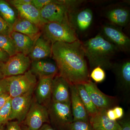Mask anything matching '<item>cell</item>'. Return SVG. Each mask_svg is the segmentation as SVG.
Instances as JSON below:
<instances>
[{
	"mask_svg": "<svg viewBox=\"0 0 130 130\" xmlns=\"http://www.w3.org/2000/svg\"><path fill=\"white\" fill-rule=\"evenodd\" d=\"M12 5L17 10L19 17L31 21L40 29L46 23L41 17L40 11L31 4Z\"/></svg>",
	"mask_w": 130,
	"mask_h": 130,
	"instance_id": "cell-19",
	"label": "cell"
},
{
	"mask_svg": "<svg viewBox=\"0 0 130 130\" xmlns=\"http://www.w3.org/2000/svg\"><path fill=\"white\" fill-rule=\"evenodd\" d=\"M12 28L0 16V35L9 36Z\"/></svg>",
	"mask_w": 130,
	"mask_h": 130,
	"instance_id": "cell-30",
	"label": "cell"
},
{
	"mask_svg": "<svg viewBox=\"0 0 130 130\" xmlns=\"http://www.w3.org/2000/svg\"><path fill=\"white\" fill-rule=\"evenodd\" d=\"M94 105L98 109L111 108L115 102L114 98L102 93L96 85L90 80L83 84Z\"/></svg>",
	"mask_w": 130,
	"mask_h": 130,
	"instance_id": "cell-11",
	"label": "cell"
},
{
	"mask_svg": "<svg viewBox=\"0 0 130 130\" xmlns=\"http://www.w3.org/2000/svg\"><path fill=\"white\" fill-rule=\"evenodd\" d=\"M93 13L89 8H85L78 12L73 18L70 19V23L73 27L79 31L83 32L87 30L92 23Z\"/></svg>",
	"mask_w": 130,
	"mask_h": 130,
	"instance_id": "cell-21",
	"label": "cell"
},
{
	"mask_svg": "<svg viewBox=\"0 0 130 130\" xmlns=\"http://www.w3.org/2000/svg\"><path fill=\"white\" fill-rule=\"evenodd\" d=\"M22 128H23V130H29L28 129V128L25 126L24 125H23L22 124Z\"/></svg>",
	"mask_w": 130,
	"mask_h": 130,
	"instance_id": "cell-43",
	"label": "cell"
},
{
	"mask_svg": "<svg viewBox=\"0 0 130 130\" xmlns=\"http://www.w3.org/2000/svg\"><path fill=\"white\" fill-rule=\"evenodd\" d=\"M12 31L26 35L35 41L42 35L41 29L38 26L20 17L12 27Z\"/></svg>",
	"mask_w": 130,
	"mask_h": 130,
	"instance_id": "cell-20",
	"label": "cell"
},
{
	"mask_svg": "<svg viewBox=\"0 0 130 130\" xmlns=\"http://www.w3.org/2000/svg\"><path fill=\"white\" fill-rule=\"evenodd\" d=\"M11 99V98L10 97L8 93L0 95V109Z\"/></svg>",
	"mask_w": 130,
	"mask_h": 130,
	"instance_id": "cell-35",
	"label": "cell"
},
{
	"mask_svg": "<svg viewBox=\"0 0 130 130\" xmlns=\"http://www.w3.org/2000/svg\"><path fill=\"white\" fill-rule=\"evenodd\" d=\"M106 16L113 25L125 26L129 20V11L125 8L114 7L107 12Z\"/></svg>",
	"mask_w": 130,
	"mask_h": 130,
	"instance_id": "cell-23",
	"label": "cell"
},
{
	"mask_svg": "<svg viewBox=\"0 0 130 130\" xmlns=\"http://www.w3.org/2000/svg\"><path fill=\"white\" fill-rule=\"evenodd\" d=\"M8 85V93L11 98L33 91L38 80L30 70L21 75L6 77Z\"/></svg>",
	"mask_w": 130,
	"mask_h": 130,
	"instance_id": "cell-6",
	"label": "cell"
},
{
	"mask_svg": "<svg viewBox=\"0 0 130 130\" xmlns=\"http://www.w3.org/2000/svg\"><path fill=\"white\" fill-rule=\"evenodd\" d=\"M116 76L118 86L124 93H128L130 90V62L125 61L113 64L112 69Z\"/></svg>",
	"mask_w": 130,
	"mask_h": 130,
	"instance_id": "cell-16",
	"label": "cell"
},
{
	"mask_svg": "<svg viewBox=\"0 0 130 130\" xmlns=\"http://www.w3.org/2000/svg\"><path fill=\"white\" fill-rule=\"evenodd\" d=\"M18 51L28 56L34 46L35 41L26 35L12 31L9 35Z\"/></svg>",
	"mask_w": 130,
	"mask_h": 130,
	"instance_id": "cell-22",
	"label": "cell"
},
{
	"mask_svg": "<svg viewBox=\"0 0 130 130\" xmlns=\"http://www.w3.org/2000/svg\"><path fill=\"white\" fill-rule=\"evenodd\" d=\"M41 30L42 36L52 45L57 42L71 43L79 40L75 29L69 23H46Z\"/></svg>",
	"mask_w": 130,
	"mask_h": 130,
	"instance_id": "cell-4",
	"label": "cell"
},
{
	"mask_svg": "<svg viewBox=\"0 0 130 130\" xmlns=\"http://www.w3.org/2000/svg\"><path fill=\"white\" fill-rule=\"evenodd\" d=\"M0 16L12 28L19 17L16 8L5 0H0Z\"/></svg>",
	"mask_w": 130,
	"mask_h": 130,
	"instance_id": "cell-24",
	"label": "cell"
},
{
	"mask_svg": "<svg viewBox=\"0 0 130 130\" xmlns=\"http://www.w3.org/2000/svg\"><path fill=\"white\" fill-rule=\"evenodd\" d=\"M54 77L38 78L33 93V96L36 101L47 107L51 101L52 81Z\"/></svg>",
	"mask_w": 130,
	"mask_h": 130,
	"instance_id": "cell-13",
	"label": "cell"
},
{
	"mask_svg": "<svg viewBox=\"0 0 130 130\" xmlns=\"http://www.w3.org/2000/svg\"><path fill=\"white\" fill-rule=\"evenodd\" d=\"M85 57L88 60L90 70L100 67L103 70H109L112 67V56L118 49L101 35L82 43Z\"/></svg>",
	"mask_w": 130,
	"mask_h": 130,
	"instance_id": "cell-2",
	"label": "cell"
},
{
	"mask_svg": "<svg viewBox=\"0 0 130 130\" xmlns=\"http://www.w3.org/2000/svg\"><path fill=\"white\" fill-rule=\"evenodd\" d=\"M7 1L11 5L31 4V0H9Z\"/></svg>",
	"mask_w": 130,
	"mask_h": 130,
	"instance_id": "cell-37",
	"label": "cell"
},
{
	"mask_svg": "<svg viewBox=\"0 0 130 130\" xmlns=\"http://www.w3.org/2000/svg\"><path fill=\"white\" fill-rule=\"evenodd\" d=\"M10 58L9 55L5 51L0 48V62L5 63Z\"/></svg>",
	"mask_w": 130,
	"mask_h": 130,
	"instance_id": "cell-38",
	"label": "cell"
},
{
	"mask_svg": "<svg viewBox=\"0 0 130 130\" xmlns=\"http://www.w3.org/2000/svg\"><path fill=\"white\" fill-rule=\"evenodd\" d=\"M101 35L113 44L119 51L127 52L129 50V38L116 26L109 24L103 26Z\"/></svg>",
	"mask_w": 130,
	"mask_h": 130,
	"instance_id": "cell-9",
	"label": "cell"
},
{
	"mask_svg": "<svg viewBox=\"0 0 130 130\" xmlns=\"http://www.w3.org/2000/svg\"><path fill=\"white\" fill-rule=\"evenodd\" d=\"M80 2V1L54 0L53 2L40 10L41 17L46 23L57 22L71 24L70 15L74 12Z\"/></svg>",
	"mask_w": 130,
	"mask_h": 130,
	"instance_id": "cell-3",
	"label": "cell"
},
{
	"mask_svg": "<svg viewBox=\"0 0 130 130\" xmlns=\"http://www.w3.org/2000/svg\"><path fill=\"white\" fill-rule=\"evenodd\" d=\"M67 130H95L89 121H73L68 126Z\"/></svg>",
	"mask_w": 130,
	"mask_h": 130,
	"instance_id": "cell-28",
	"label": "cell"
},
{
	"mask_svg": "<svg viewBox=\"0 0 130 130\" xmlns=\"http://www.w3.org/2000/svg\"><path fill=\"white\" fill-rule=\"evenodd\" d=\"M51 101L71 104L70 85L58 74L54 77L52 81Z\"/></svg>",
	"mask_w": 130,
	"mask_h": 130,
	"instance_id": "cell-12",
	"label": "cell"
},
{
	"mask_svg": "<svg viewBox=\"0 0 130 130\" xmlns=\"http://www.w3.org/2000/svg\"><path fill=\"white\" fill-rule=\"evenodd\" d=\"M8 93V85L6 77L0 79V95Z\"/></svg>",
	"mask_w": 130,
	"mask_h": 130,
	"instance_id": "cell-34",
	"label": "cell"
},
{
	"mask_svg": "<svg viewBox=\"0 0 130 130\" xmlns=\"http://www.w3.org/2000/svg\"><path fill=\"white\" fill-rule=\"evenodd\" d=\"M6 130H23L22 124L16 120L9 121L6 124Z\"/></svg>",
	"mask_w": 130,
	"mask_h": 130,
	"instance_id": "cell-32",
	"label": "cell"
},
{
	"mask_svg": "<svg viewBox=\"0 0 130 130\" xmlns=\"http://www.w3.org/2000/svg\"><path fill=\"white\" fill-rule=\"evenodd\" d=\"M58 75L70 85L84 84L90 80V74L82 43L57 42L52 45V56Z\"/></svg>",
	"mask_w": 130,
	"mask_h": 130,
	"instance_id": "cell-1",
	"label": "cell"
},
{
	"mask_svg": "<svg viewBox=\"0 0 130 130\" xmlns=\"http://www.w3.org/2000/svg\"><path fill=\"white\" fill-rule=\"evenodd\" d=\"M112 109L114 112L116 120H119L123 117L124 112V110L122 107L117 106L115 107Z\"/></svg>",
	"mask_w": 130,
	"mask_h": 130,
	"instance_id": "cell-36",
	"label": "cell"
},
{
	"mask_svg": "<svg viewBox=\"0 0 130 130\" xmlns=\"http://www.w3.org/2000/svg\"><path fill=\"white\" fill-rule=\"evenodd\" d=\"M54 0H31V5L40 11L45 6L53 2Z\"/></svg>",
	"mask_w": 130,
	"mask_h": 130,
	"instance_id": "cell-31",
	"label": "cell"
},
{
	"mask_svg": "<svg viewBox=\"0 0 130 130\" xmlns=\"http://www.w3.org/2000/svg\"><path fill=\"white\" fill-rule=\"evenodd\" d=\"M3 63H4L0 62V79L5 78L3 73Z\"/></svg>",
	"mask_w": 130,
	"mask_h": 130,
	"instance_id": "cell-41",
	"label": "cell"
},
{
	"mask_svg": "<svg viewBox=\"0 0 130 130\" xmlns=\"http://www.w3.org/2000/svg\"><path fill=\"white\" fill-rule=\"evenodd\" d=\"M70 93L73 121H89V117L79 96L76 85H70Z\"/></svg>",
	"mask_w": 130,
	"mask_h": 130,
	"instance_id": "cell-15",
	"label": "cell"
},
{
	"mask_svg": "<svg viewBox=\"0 0 130 130\" xmlns=\"http://www.w3.org/2000/svg\"><path fill=\"white\" fill-rule=\"evenodd\" d=\"M107 109H98L94 116L89 118V123L95 130H121L117 121L109 119L107 116Z\"/></svg>",
	"mask_w": 130,
	"mask_h": 130,
	"instance_id": "cell-17",
	"label": "cell"
},
{
	"mask_svg": "<svg viewBox=\"0 0 130 130\" xmlns=\"http://www.w3.org/2000/svg\"><path fill=\"white\" fill-rule=\"evenodd\" d=\"M34 91L11 99L10 121L16 120L22 123L25 119L32 103Z\"/></svg>",
	"mask_w": 130,
	"mask_h": 130,
	"instance_id": "cell-10",
	"label": "cell"
},
{
	"mask_svg": "<svg viewBox=\"0 0 130 130\" xmlns=\"http://www.w3.org/2000/svg\"><path fill=\"white\" fill-rule=\"evenodd\" d=\"M21 123L29 130H37L44 124H50L47 107L38 103L33 96L30 109Z\"/></svg>",
	"mask_w": 130,
	"mask_h": 130,
	"instance_id": "cell-7",
	"label": "cell"
},
{
	"mask_svg": "<svg viewBox=\"0 0 130 130\" xmlns=\"http://www.w3.org/2000/svg\"><path fill=\"white\" fill-rule=\"evenodd\" d=\"M31 61L48 59L52 56V44L42 35L35 41L28 55Z\"/></svg>",
	"mask_w": 130,
	"mask_h": 130,
	"instance_id": "cell-18",
	"label": "cell"
},
{
	"mask_svg": "<svg viewBox=\"0 0 130 130\" xmlns=\"http://www.w3.org/2000/svg\"><path fill=\"white\" fill-rule=\"evenodd\" d=\"M31 61L29 56L18 53L11 56L3 66V73L5 77L21 75L29 70Z\"/></svg>",
	"mask_w": 130,
	"mask_h": 130,
	"instance_id": "cell-8",
	"label": "cell"
},
{
	"mask_svg": "<svg viewBox=\"0 0 130 130\" xmlns=\"http://www.w3.org/2000/svg\"><path fill=\"white\" fill-rule=\"evenodd\" d=\"M37 130H56L48 123H46L42 126V127Z\"/></svg>",
	"mask_w": 130,
	"mask_h": 130,
	"instance_id": "cell-40",
	"label": "cell"
},
{
	"mask_svg": "<svg viewBox=\"0 0 130 130\" xmlns=\"http://www.w3.org/2000/svg\"><path fill=\"white\" fill-rule=\"evenodd\" d=\"M0 48L7 53L10 57L18 53L14 43L9 36L0 35Z\"/></svg>",
	"mask_w": 130,
	"mask_h": 130,
	"instance_id": "cell-26",
	"label": "cell"
},
{
	"mask_svg": "<svg viewBox=\"0 0 130 130\" xmlns=\"http://www.w3.org/2000/svg\"><path fill=\"white\" fill-rule=\"evenodd\" d=\"M11 99L0 109V126L6 125L10 121L11 111Z\"/></svg>",
	"mask_w": 130,
	"mask_h": 130,
	"instance_id": "cell-27",
	"label": "cell"
},
{
	"mask_svg": "<svg viewBox=\"0 0 130 130\" xmlns=\"http://www.w3.org/2000/svg\"><path fill=\"white\" fill-rule=\"evenodd\" d=\"M106 115L109 119L113 121H116V117L112 108L107 109V110Z\"/></svg>",
	"mask_w": 130,
	"mask_h": 130,
	"instance_id": "cell-39",
	"label": "cell"
},
{
	"mask_svg": "<svg viewBox=\"0 0 130 130\" xmlns=\"http://www.w3.org/2000/svg\"><path fill=\"white\" fill-rule=\"evenodd\" d=\"M29 70L38 79L44 77H55L58 74L56 63L48 58L31 61Z\"/></svg>",
	"mask_w": 130,
	"mask_h": 130,
	"instance_id": "cell-14",
	"label": "cell"
},
{
	"mask_svg": "<svg viewBox=\"0 0 130 130\" xmlns=\"http://www.w3.org/2000/svg\"><path fill=\"white\" fill-rule=\"evenodd\" d=\"M120 126L121 130H130V120L129 118L116 120Z\"/></svg>",
	"mask_w": 130,
	"mask_h": 130,
	"instance_id": "cell-33",
	"label": "cell"
},
{
	"mask_svg": "<svg viewBox=\"0 0 130 130\" xmlns=\"http://www.w3.org/2000/svg\"><path fill=\"white\" fill-rule=\"evenodd\" d=\"M79 96L83 103L89 117H92L98 111V109L93 104L90 96L83 84L76 85Z\"/></svg>",
	"mask_w": 130,
	"mask_h": 130,
	"instance_id": "cell-25",
	"label": "cell"
},
{
	"mask_svg": "<svg viewBox=\"0 0 130 130\" xmlns=\"http://www.w3.org/2000/svg\"><path fill=\"white\" fill-rule=\"evenodd\" d=\"M47 108L50 124L59 130H67L73 122L71 104L51 101Z\"/></svg>",
	"mask_w": 130,
	"mask_h": 130,
	"instance_id": "cell-5",
	"label": "cell"
},
{
	"mask_svg": "<svg viewBox=\"0 0 130 130\" xmlns=\"http://www.w3.org/2000/svg\"><path fill=\"white\" fill-rule=\"evenodd\" d=\"M90 77L96 83H102L106 78L105 70L99 66L95 68L91 71Z\"/></svg>",
	"mask_w": 130,
	"mask_h": 130,
	"instance_id": "cell-29",
	"label": "cell"
},
{
	"mask_svg": "<svg viewBox=\"0 0 130 130\" xmlns=\"http://www.w3.org/2000/svg\"><path fill=\"white\" fill-rule=\"evenodd\" d=\"M0 130H6V125L0 126Z\"/></svg>",
	"mask_w": 130,
	"mask_h": 130,
	"instance_id": "cell-42",
	"label": "cell"
}]
</instances>
